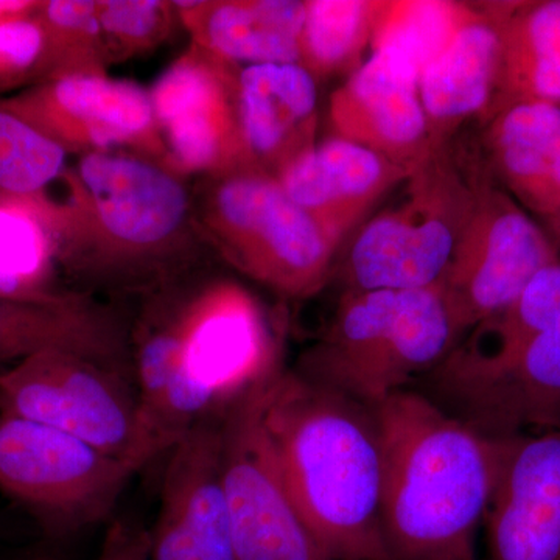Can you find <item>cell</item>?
I'll return each mask as SVG.
<instances>
[{"mask_svg": "<svg viewBox=\"0 0 560 560\" xmlns=\"http://www.w3.org/2000/svg\"><path fill=\"white\" fill-rule=\"evenodd\" d=\"M481 160L497 184L547 228L560 217V105L517 103L482 125Z\"/></svg>", "mask_w": 560, "mask_h": 560, "instance_id": "cell-21", "label": "cell"}, {"mask_svg": "<svg viewBox=\"0 0 560 560\" xmlns=\"http://www.w3.org/2000/svg\"><path fill=\"white\" fill-rule=\"evenodd\" d=\"M223 419L202 420L165 455L151 560H235L221 471Z\"/></svg>", "mask_w": 560, "mask_h": 560, "instance_id": "cell-15", "label": "cell"}, {"mask_svg": "<svg viewBox=\"0 0 560 560\" xmlns=\"http://www.w3.org/2000/svg\"><path fill=\"white\" fill-rule=\"evenodd\" d=\"M559 260L547 230L486 171L469 221L436 285L463 335L506 311L530 280Z\"/></svg>", "mask_w": 560, "mask_h": 560, "instance_id": "cell-11", "label": "cell"}, {"mask_svg": "<svg viewBox=\"0 0 560 560\" xmlns=\"http://www.w3.org/2000/svg\"><path fill=\"white\" fill-rule=\"evenodd\" d=\"M136 471L35 420L0 412V490L66 536L108 521Z\"/></svg>", "mask_w": 560, "mask_h": 560, "instance_id": "cell-10", "label": "cell"}, {"mask_svg": "<svg viewBox=\"0 0 560 560\" xmlns=\"http://www.w3.org/2000/svg\"><path fill=\"white\" fill-rule=\"evenodd\" d=\"M0 106L43 132L70 158L131 151L168 167L150 92L135 81L66 77L0 98Z\"/></svg>", "mask_w": 560, "mask_h": 560, "instance_id": "cell-14", "label": "cell"}, {"mask_svg": "<svg viewBox=\"0 0 560 560\" xmlns=\"http://www.w3.org/2000/svg\"><path fill=\"white\" fill-rule=\"evenodd\" d=\"M190 44L241 66L300 65L302 0H175Z\"/></svg>", "mask_w": 560, "mask_h": 560, "instance_id": "cell-23", "label": "cell"}, {"mask_svg": "<svg viewBox=\"0 0 560 560\" xmlns=\"http://www.w3.org/2000/svg\"><path fill=\"white\" fill-rule=\"evenodd\" d=\"M130 330L113 308L91 296L60 304L0 296V366L40 350L65 349L132 374Z\"/></svg>", "mask_w": 560, "mask_h": 560, "instance_id": "cell-22", "label": "cell"}, {"mask_svg": "<svg viewBox=\"0 0 560 560\" xmlns=\"http://www.w3.org/2000/svg\"><path fill=\"white\" fill-rule=\"evenodd\" d=\"M469 3L452 0H378L371 51L385 50L423 70L451 43Z\"/></svg>", "mask_w": 560, "mask_h": 560, "instance_id": "cell-28", "label": "cell"}, {"mask_svg": "<svg viewBox=\"0 0 560 560\" xmlns=\"http://www.w3.org/2000/svg\"><path fill=\"white\" fill-rule=\"evenodd\" d=\"M411 171L359 143L331 136L291 162L276 179L338 250Z\"/></svg>", "mask_w": 560, "mask_h": 560, "instance_id": "cell-18", "label": "cell"}, {"mask_svg": "<svg viewBox=\"0 0 560 560\" xmlns=\"http://www.w3.org/2000/svg\"><path fill=\"white\" fill-rule=\"evenodd\" d=\"M500 36L499 84L490 119L517 103L560 105V0L501 2Z\"/></svg>", "mask_w": 560, "mask_h": 560, "instance_id": "cell-24", "label": "cell"}, {"mask_svg": "<svg viewBox=\"0 0 560 560\" xmlns=\"http://www.w3.org/2000/svg\"><path fill=\"white\" fill-rule=\"evenodd\" d=\"M378 0H307L300 65L316 83L363 65L371 47Z\"/></svg>", "mask_w": 560, "mask_h": 560, "instance_id": "cell-27", "label": "cell"}, {"mask_svg": "<svg viewBox=\"0 0 560 560\" xmlns=\"http://www.w3.org/2000/svg\"><path fill=\"white\" fill-rule=\"evenodd\" d=\"M272 377L232 405L221 427L235 560H331L302 518L265 427V393Z\"/></svg>", "mask_w": 560, "mask_h": 560, "instance_id": "cell-12", "label": "cell"}, {"mask_svg": "<svg viewBox=\"0 0 560 560\" xmlns=\"http://www.w3.org/2000/svg\"><path fill=\"white\" fill-rule=\"evenodd\" d=\"M489 560H560V427L499 440Z\"/></svg>", "mask_w": 560, "mask_h": 560, "instance_id": "cell-16", "label": "cell"}, {"mask_svg": "<svg viewBox=\"0 0 560 560\" xmlns=\"http://www.w3.org/2000/svg\"><path fill=\"white\" fill-rule=\"evenodd\" d=\"M427 374L430 399L493 438L560 427V260Z\"/></svg>", "mask_w": 560, "mask_h": 560, "instance_id": "cell-5", "label": "cell"}, {"mask_svg": "<svg viewBox=\"0 0 560 560\" xmlns=\"http://www.w3.org/2000/svg\"><path fill=\"white\" fill-rule=\"evenodd\" d=\"M238 70L190 44L156 83L150 98L168 167L183 178L248 171L238 109Z\"/></svg>", "mask_w": 560, "mask_h": 560, "instance_id": "cell-13", "label": "cell"}, {"mask_svg": "<svg viewBox=\"0 0 560 560\" xmlns=\"http://www.w3.org/2000/svg\"><path fill=\"white\" fill-rule=\"evenodd\" d=\"M383 456L382 525L394 560H475L499 440L427 394L400 390L375 408Z\"/></svg>", "mask_w": 560, "mask_h": 560, "instance_id": "cell-4", "label": "cell"}, {"mask_svg": "<svg viewBox=\"0 0 560 560\" xmlns=\"http://www.w3.org/2000/svg\"><path fill=\"white\" fill-rule=\"evenodd\" d=\"M69 154L0 106V197L25 202L51 219Z\"/></svg>", "mask_w": 560, "mask_h": 560, "instance_id": "cell-26", "label": "cell"}, {"mask_svg": "<svg viewBox=\"0 0 560 560\" xmlns=\"http://www.w3.org/2000/svg\"><path fill=\"white\" fill-rule=\"evenodd\" d=\"M95 560H151L149 528L136 518H116Z\"/></svg>", "mask_w": 560, "mask_h": 560, "instance_id": "cell-32", "label": "cell"}, {"mask_svg": "<svg viewBox=\"0 0 560 560\" xmlns=\"http://www.w3.org/2000/svg\"><path fill=\"white\" fill-rule=\"evenodd\" d=\"M238 109L248 171L278 178L316 145L318 83L301 65L241 68Z\"/></svg>", "mask_w": 560, "mask_h": 560, "instance_id": "cell-20", "label": "cell"}, {"mask_svg": "<svg viewBox=\"0 0 560 560\" xmlns=\"http://www.w3.org/2000/svg\"><path fill=\"white\" fill-rule=\"evenodd\" d=\"M40 5L43 0H0V25L36 16Z\"/></svg>", "mask_w": 560, "mask_h": 560, "instance_id": "cell-33", "label": "cell"}, {"mask_svg": "<svg viewBox=\"0 0 560 560\" xmlns=\"http://www.w3.org/2000/svg\"><path fill=\"white\" fill-rule=\"evenodd\" d=\"M451 143L412 168L399 200L361 224L337 267L346 291L429 289L440 282L486 172L480 154L460 161Z\"/></svg>", "mask_w": 560, "mask_h": 560, "instance_id": "cell-7", "label": "cell"}, {"mask_svg": "<svg viewBox=\"0 0 560 560\" xmlns=\"http://www.w3.org/2000/svg\"><path fill=\"white\" fill-rule=\"evenodd\" d=\"M38 18L49 51L50 80L108 75L97 0H43Z\"/></svg>", "mask_w": 560, "mask_h": 560, "instance_id": "cell-29", "label": "cell"}, {"mask_svg": "<svg viewBox=\"0 0 560 560\" xmlns=\"http://www.w3.org/2000/svg\"><path fill=\"white\" fill-rule=\"evenodd\" d=\"M51 228L61 275L83 294L147 296L202 270L213 256L187 179L131 151L75 158Z\"/></svg>", "mask_w": 560, "mask_h": 560, "instance_id": "cell-2", "label": "cell"}, {"mask_svg": "<svg viewBox=\"0 0 560 560\" xmlns=\"http://www.w3.org/2000/svg\"><path fill=\"white\" fill-rule=\"evenodd\" d=\"M264 422L302 518L331 560H394L382 525L375 411L282 368Z\"/></svg>", "mask_w": 560, "mask_h": 560, "instance_id": "cell-3", "label": "cell"}, {"mask_svg": "<svg viewBox=\"0 0 560 560\" xmlns=\"http://www.w3.org/2000/svg\"><path fill=\"white\" fill-rule=\"evenodd\" d=\"M459 338L438 285L345 291L329 327L294 371L375 410L430 374Z\"/></svg>", "mask_w": 560, "mask_h": 560, "instance_id": "cell-6", "label": "cell"}, {"mask_svg": "<svg viewBox=\"0 0 560 560\" xmlns=\"http://www.w3.org/2000/svg\"><path fill=\"white\" fill-rule=\"evenodd\" d=\"M200 180L195 215L213 256L290 300L329 282L338 250L278 179L243 171Z\"/></svg>", "mask_w": 560, "mask_h": 560, "instance_id": "cell-8", "label": "cell"}, {"mask_svg": "<svg viewBox=\"0 0 560 560\" xmlns=\"http://www.w3.org/2000/svg\"><path fill=\"white\" fill-rule=\"evenodd\" d=\"M0 412L60 430L139 471L130 372L70 350H40L0 371Z\"/></svg>", "mask_w": 560, "mask_h": 560, "instance_id": "cell-9", "label": "cell"}, {"mask_svg": "<svg viewBox=\"0 0 560 560\" xmlns=\"http://www.w3.org/2000/svg\"><path fill=\"white\" fill-rule=\"evenodd\" d=\"M97 14L109 66L151 54L179 24L172 0H97Z\"/></svg>", "mask_w": 560, "mask_h": 560, "instance_id": "cell-30", "label": "cell"}, {"mask_svg": "<svg viewBox=\"0 0 560 560\" xmlns=\"http://www.w3.org/2000/svg\"><path fill=\"white\" fill-rule=\"evenodd\" d=\"M60 276L49 219L31 205L0 197V296L38 304L90 296L62 287Z\"/></svg>", "mask_w": 560, "mask_h": 560, "instance_id": "cell-25", "label": "cell"}, {"mask_svg": "<svg viewBox=\"0 0 560 560\" xmlns=\"http://www.w3.org/2000/svg\"><path fill=\"white\" fill-rule=\"evenodd\" d=\"M545 230H547L548 234H550L551 241L555 243L556 248H558L560 256V217L559 219L552 221V223L548 224Z\"/></svg>", "mask_w": 560, "mask_h": 560, "instance_id": "cell-34", "label": "cell"}, {"mask_svg": "<svg viewBox=\"0 0 560 560\" xmlns=\"http://www.w3.org/2000/svg\"><path fill=\"white\" fill-rule=\"evenodd\" d=\"M130 346L139 470L283 368L276 327L260 301L205 268L143 296Z\"/></svg>", "mask_w": 560, "mask_h": 560, "instance_id": "cell-1", "label": "cell"}, {"mask_svg": "<svg viewBox=\"0 0 560 560\" xmlns=\"http://www.w3.org/2000/svg\"><path fill=\"white\" fill-rule=\"evenodd\" d=\"M334 136L415 168L433 151L419 97V73L385 50L371 51L330 95Z\"/></svg>", "mask_w": 560, "mask_h": 560, "instance_id": "cell-17", "label": "cell"}, {"mask_svg": "<svg viewBox=\"0 0 560 560\" xmlns=\"http://www.w3.org/2000/svg\"><path fill=\"white\" fill-rule=\"evenodd\" d=\"M49 80V51L38 14L0 25V98Z\"/></svg>", "mask_w": 560, "mask_h": 560, "instance_id": "cell-31", "label": "cell"}, {"mask_svg": "<svg viewBox=\"0 0 560 560\" xmlns=\"http://www.w3.org/2000/svg\"><path fill=\"white\" fill-rule=\"evenodd\" d=\"M501 2L469 3L445 49L419 79V97L434 150L467 120L490 119L499 84Z\"/></svg>", "mask_w": 560, "mask_h": 560, "instance_id": "cell-19", "label": "cell"}]
</instances>
